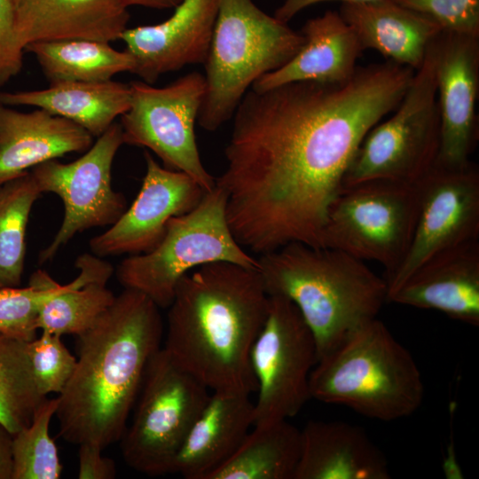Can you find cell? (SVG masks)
Here are the masks:
<instances>
[{"instance_id": "1", "label": "cell", "mask_w": 479, "mask_h": 479, "mask_svg": "<svg viewBox=\"0 0 479 479\" xmlns=\"http://www.w3.org/2000/svg\"><path fill=\"white\" fill-rule=\"evenodd\" d=\"M414 73L386 60L357 66L342 82L250 89L216 178L236 240L259 255L291 242L322 247L329 207L358 147L397 107Z\"/></svg>"}, {"instance_id": "2", "label": "cell", "mask_w": 479, "mask_h": 479, "mask_svg": "<svg viewBox=\"0 0 479 479\" xmlns=\"http://www.w3.org/2000/svg\"><path fill=\"white\" fill-rule=\"evenodd\" d=\"M159 309L144 294L125 288L78 335L75 371L57 397L55 415L65 441L104 450L121 439L148 363L161 348Z\"/></svg>"}, {"instance_id": "3", "label": "cell", "mask_w": 479, "mask_h": 479, "mask_svg": "<svg viewBox=\"0 0 479 479\" xmlns=\"http://www.w3.org/2000/svg\"><path fill=\"white\" fill-rule=\"evenodd\" d=\"M269 303L258 269L218 262L177 283L163 349L211 391H257L250 352Z\"/></svg>"}, {"instance_id": "4", "label": "cell", "mask_w": 479, "mask_h": 479, "mask_svg": "<svg viewBox=\"0 0 479 479\" xmlns=\"http://www.w3.org/2000/svg\"><path fill=\"white\" fill-rule=\"evenodd\" d=\"M257 261L267 294L291 301L310 327L318 360L387 301L385 279L341 250L291 242Z\"/></svg>"}, {"instance_id": "5", "label": "cell", "mask_w": 479, "mask_h": 479, "mask_svg": "<svg viewBox=\"0 0 479 479\" xmlns=\"http://www.w3.org/2000/svg\"><path fill=\"white\" fill-rule=\"evenodd\" d=\"M310 392L318 401L391 421L419 409L424 384L409 350L373 318L317 361L310 376Z\"/></svg>"}, {"instance_id": "6", "label": "cell", "mask_w": 479, "mask_h": 479, "mask_svg": "<svg viewBox=\"0 0 479 479\" xmlns=\"http://www.w3.org/2000/svg\"><path fill=\"white\" fill-rule=\"evenodd\" d=\"M304 38L252 0H219L205 63L206 91L200 126L215 131L232 118L244 95L263 75L287 63Z\"/></svg>"}, {"instance_id": "7", "label": "cell", "mask_w": 479, "mask_h": 479, "mask_svg": "<svg viewBox=\"0 0 479 479\" xmlns=\"http://www.w3.org/2000/svg\"><path fill=\"white\" fill-rule=\"evenodd\" d=\"M218 262L258 268L257 258L233 236L226 216V193L216 185L193 209L169 220L154 248L125 258L116 276L124 288L138 291L160 308H167L185 274Z\"/></svg>"}, {"instance_id": "8", "label": "cell", "mask_w": 479, "mask_h": 479, "mask_svg": "<svg viewBox=\"0 0 479 479\" xmlns=\"http://www.w3.org/2000/svg\"><path fill=\"white\" fill-rule=\"evenodd\" d=\"M436 39L395 113L373 127L363 139L342 187L369 180L415 184L436 165L440 144Z\"/></svg>"}, {"instance_id": "9", "label": "cell", "mask_w": 479, "mask_h": 479, "mask_svg": "<svg viewBox=\"0 0 479 479\" xmlns=\"http://www.w3.org/2000/svg\"><path fill=\"white\" fill-rule=\"evenodd\" d=\"M419 208L418 183L369 180L342 187L327 212L322 247L375 261L388 277L406 255Z\"/></svg>"}, {"instance_id": "10", "label": "cell", "mask_w": 479, "mask_h": 479, "mask_svg": "<svg viewBox=\"0 0 479 479\" xmlns=\"http://www.w3.org/2000/svg\"><path fill=\"white\" fill-rule=\"evenodd\" d=\"M209 396L204 384L161 348L148 363L132 422L120 439L125 463L152 476L171 473Z\"/></svg>"}, {"instance_id": "11", "label": "cell", "mask_w": 479, "mask_h": 479, "mask_svg": "<svg viewBox=\"0 0 479 479\" xmlns=\"http://www.w3.org/2000/svg\"><path fill=\"white\" fill-rule=\"evenodd\" d=\"M129 84L130 106L120 122L124 144L150 149L165 168L187 174L206 192L213 189L216 178L201 162L194 133L204 75L191 72L161 88L143 81Z\"/></svg>"}, {"instance_id": "12", "label": "cell", "mask_w": 479, "mask_h": 479, "mask_svg": "<svg viewBox=\"0 0 479 479\" xmlns=\"http://www.w3.org/2000/svg\"><path fill=\"white\" fill-rule=\"evenodd\" d=\"M257 382L254 426L295 416L311 398L310 373L318 361L314 335L288 299L269 296L264 323L250 352Z\"/></svg>"}, {"instance_id": "13", "label": "cell", "mask_w": 479, "mask_h": 479, "mask_svg": "<svg viewBox=\"0 0 479 479\" xmlns=\"http://www.w3.org/2000/svg\"><path fill=\"white\" fill-rule=\"evenodd\" d=\"M124 144L120 123L114 122L77 160H51L30 171L42 193L58 195L64 217L51 242L39 254V263L51 261L77 233L111 226L127 208L123 194L112 186V165Z\"/></svg>"}, {"instance_id": "14", "label": "cell", "mask_w": 479, "mask_h": 479, "mask_svg": "<svg viewBox=\"0 0 479 479\" xmlns=\"http://www.w3.org/2000/svg\"><path fill=\"white\" fill-rule=\"evenodd\" d=\"M420 208L401 264L386 277L387 297L424 261L454 246L479 240V171L434 166L419 182Z\"/></svg>"}, {"instance_id": "15", "label": "cell", "mask_w": 479, "mask_h": 479, "mask_svg": "<svg viewBox=\"0 0 479 479\" xmlns=\"http://www.w3.org/2000/svg\"><path fill=\"white\" fill-rule=\"evenodd\" d=\"M145 174L135 200L120 218L89 246L99 257L137 255L161 241L172 217L193 209L205 190L187 174L161 167L145 153Z\"/></svg>"}, {"instance_id": "16", "label": "cell", "mask_w": 479, "mask_h": 479, "mask_svg": "<svg viewBox=\"0 0 479 479\" xmlns=\"http://www.w3.org/2000/svg\"><path fill=\"white\" fill-rule=\"evenodd\" d=\"M436 80L440 144L435 166L463 169L471 163L479 137V37L442 31Z\"/></svg>"}, {"instance_id": "17", "label": "cell", "mask_w": 479, "mask_h": 479, "mask_svg": "<svg viewBox=\"0 0 479 479\" xmlns=\"http://www.w3.org/2000/svg\"><path fill=\"white\" fill-rule=\"evenodd\" d=\"M218 6L219 0H182L163 22L126 28L120 39L133 60L130 73L152 84L166 73L204 64Z\"/></svg>"}, {"instance_id": "18", "label": "cell", "mask_w": 479, "mask_h": 479, "mask_svg": "<svg viewBox=\"0 0 479 479\" xmlns=\"http://www.w3.org/2000/svg\"><path fill=\"white\" fill-rule=\"evenodd\" d=\"M387 301L443 312L479 326V240L440 251L419 265Z\"/></svg>"}, {"instance_id": "19", "label": "cell", "mask_w": 479, "mask_h": 479, "mask_svg": "<svg viewBox=\"0 0 479 479\" xmlns=\"http://www.w3.org/2000/svg\"><path fill=\"white\" fill-rule=\"evenodd\" d=\"M15 32L24 49L41 41L121 38L130 19L120 0H11Z\"/></svg>"}, {"instance_id": "20", "label": "cell", "mask_w": 479, "mask_h": 479, "mask_svg": "<svg viewBox=\"0 0 479 479\" xmlns=\"http://www.w3.org/2000/svg\"><path fill=\"white\" fill-rule=\"evenodd\" d=\"M92 143L87 130L66 118L0 104V185L45 161L85 152Z\"/></svg>"}, {"instance_id": "21", "label": "cell", "mask_w": 479, "mask_h": 479, "mask_svg": "<svg viewBox=\"0 0 479 479\" xmlns=\"http://www.w3.org/2000/svg\"><path fill=\"white\" fill-rule=\"evenodd\" d=\"M304 43L284 66L256 80L251 89L264 91L294 82H342L353 76L364 51L356 34L338 11L308 20L301 29Z\"/></svg>"}, {"instance_id": "22", "label": "cell", "mask_w": 479, "mask_h": 479, "mask_svg": "<svg viewBox=\"0 0 479 479\" xmlns=\"http://www.w3.org/2000/svg\"><path fill=\"white\" fill-rule=\"evenodd\" d=\"M339 14L356 34L363 50L414 71L442 29L426 16L394 0L341 3Z\"/></svg>"}, {"instance_id": "23", "label": "cell", "mask_w": 479, "mask_h": 479, "mask_svg": "<svg viewBox=\"0 0 479 479\" xmlns=\"http://www.w3.org/2000/svg\"><path fill=\"white\" fill-rule=\"evenodd\" d=\"M383 453L362 428L342 421H310L301 430L294 479H389Z\"/></svg>"}, {"instance_id": "24", "label": "cell", "mask_w": 479, "mask_h": 479, "mask_svg": "<svg viewBox=\"0 0 479 479\" xmlns=\"http://www.w3.org/2000/svg\"><path fill=\"white\" fill-rule=\"evenodd\" d=\"M254 426L249 396L212 391L189 430L171 473L187 479H208L240 446Z\"/></svg>"}, {"instance_id": "25", "label": "cell", "mask_w": 479, "mask_h": 479, "mask_svg": "<svg viewBox=\"0 0 479 479\" xmlns=\"http://www.w3.org/2000/svg\"><path fill=\"white\" fill-rule=\"evenodd\" d=\"M130 84L115 81L98 82H66L50 84L44 90L0 91V104L30 106L66 118L101 136L130 106Z\"/></svg>"}, {"instance_id": "26", "label": "cell", "mask_w": 479, "mask_h": 479, "mask_svg": "<svg viewBox=\"0 0 479 479\" xmlns=\"http://www.w3.org/2000/svg\"><path fill=\"white\" fill-rule=\"evenodd\" d=\"M78 276L40 307L37 328L59 334L79 335L88 330L112 304L115 295L106 287L113 275L111 263L94 254L78 256Z\"/></svg>"}, {"instance_id": "27", "label": "cell", "mask_w": 479, "mask_h": 479, "mask_svg": "<svg viewBox=\"0 0 479 479\" xmlns=\"http://www.w3.org/2000/svg\"><path fill=\"white\" fill-rule=\"evenodd\" d=\"M301 430L287 420L255 427L208 479H294Z\"/></svg>"}, {"instance_id": "28", "label": "cell", "mask_w": 479, "mask_h": 479, "mask_svg": "<svg viewBox=\"0 0 479 479\" xmlns=\"http://www.w3.org/2000/svg\"><path fill=\"white\" fill-rule=\"evenodd\" d=\"M33 53L50 84L66 82H98L118 73L130 72L133 60L110 43L88 39H61L32 43Z\"/></svg>"}, {"instance_id": "29", "label": "cell", "mask_w": 479, "mask_h": 479, "mask_svg": "<svg viewBox=\"0 0 479 479\" xmlns=\"http://www.w3.org/2000/svg\"><path fill=\"white\" fill-rule=\"evenodd\" d=\"M41 195L30 171L0 185V287L20 285L27 222Z\"/></svg>"}, {"instance_id": "30", "label": "cell", "mask_w": 479, "mask_h": 479, "mask_svg": "<svg viewBox=\"0 0 479 479\" xmlns=\"http://www.w3.org/2000/svg\"><path fill=\"white\" fill-rule=\"evenodd\" d=\"M26 343L0 333V422L12 435L30 424L47 397L35 385Z\"/></svg>"}, {"instance_id": "31", "label": "cell", "mask_w": 479, "mask_h": 479, "mask_svg": "<svg viewBox=\"0 0 479 479\" xmlns=\"http://www.w3.org/2000/svg\"><path fill=\"white\" fill-rule=\"evenodd\" d=\"M58 404V397H46L35 410L30 424L12 436V479H59L61 476L63 466L49 432Z\"/></svg>"}, {"instance_id": "32", "label": "cell", "mask_w": 479, "mask_h": 479, "mask_svg": "<svg viewBox=\"0 0 479 479\" xmlns=\"http://www.w3.org/2000/svg\"><path fill=\"white\" fill-rule=\"evenodd\" d=\"M60 287L42 270L30 276L26 287H0V333L26 342L35 339L40 307Z\"/></svg>"}, {"instance_id": "33", "label": "cell", "mask_w": 479, "mask_h": 479, "mask_svg": "<svg viewBox=\"0 0 479 479\" xmlns=\"http://www.w3.org/2000/svg\"><path fill=\"white\" fill-rule=\"evenodd\" d=\"M27 353L35 385L47 397L58 395L70 380L76 357L69 351L59 334L41 331L39 337L26 343Z\"/></svg>"}, {"instance_id": "34", "label": "cell", "mask_w": 479, "mask_h": 479, "mask_svg": "<svg viewBox=\"0 0 479 479\" xmlns=\"http://www.w3.org/2000/svg\"><path fill=\"white\" fill-rule=\"evenodd\" d=\"M433 20L443 32L479 37V0H394Z\"/></svg>"}, {"instance_id": "35", "label": "cell", "mask_w": 479, "mask_h": 479, "mask_svg": "<svg viewBox=\"0 0 479 479\" xmlns=\"http://www.w3.org/2000/svg\"><path fill=\"white\" fill-rule=\"evenodd\" d=\"M24 51L15 32L11 0H0V87L20 74Z\"/></svg>"}, {"instance_id": "36", "label": "cell", "mask_w": 479, "mask_h": 479, "mask_svg": "<svg viewBox=\"0 0 479 479\" xmlns=\"http://www.w3.org/2000/svg\"><path fill=\"white\" fill-rule=\"evenodd\" d=\"M103 449L93 444H81L78 451V478L113 479L116 476L115 463L102 454Z\"/></svg>"}, {"instance_id": "37", "label": "cell", "mask_w": 479, "mask_h": 479, "mask_svg": "<svg viewBox=\"0 0 479 479\" xmlns=\"http://www.w3.org/2000/svg\"><path fill=\"white\" fill-rule=\"evenodd\" d=\"M331 1H338L340 3H359L375 0H284L283 4L275 11L274 17L287 23L303 9L314 4Z\"/></svg>"}, {"instance_id": "38", "label": "cell", "mask_w": 479, "mask_h": 479, "mask_svg": "<svg viewBox=\"0 0 479 479\" xmlns=\"http://www.w3.org/2000/svg\"><path fill=\"white\" fill-rule=\"evenodd\" d=\"M12 436L0 422V479L12 478Z\"/></svg>"}, {"instance_id": "39", "label": "cell", "mask_w": 479, "mask_h": 479, "mask_svg": "<svg viewBox=\"0 0 479 479\" xmlns=\"http://www.w3.org/2000/svg\"><path fill=\"white\" fill-rule=\"evenodd\" d=\"M126 7L133 5L145 6L154 9L175 8L182 0H120Z\"/></svg>"}]
</instances>
